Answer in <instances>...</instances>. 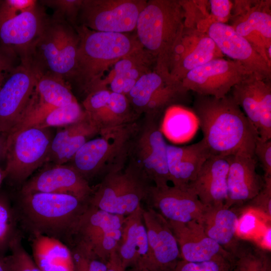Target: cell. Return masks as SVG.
I'll use <instances>...</instances> for the list:
<instances>
[{"mask_svg":"<svg viewBox=\"0 0 271 271\" xmlns=\"http://www.w3.org/2000/svg\"><path fill=\"white\" fill-rule=\"evenodd\" d=\"M117 257L115 251L111 255L108 262L106 271H125Z\"/></svg>","mask_w":271,"mask_h":271,"instance_id":"50","label":"cell"},{"mask_svg":"<svg viewBox=\"0 0 271 271\" xmlns=\"http://www.w3.org/2000/svg\"><path fill=\"white\" fill-rule=\"evenodd\" d=\"M210 15L214 23L226 24L231 18L232 1L230 0H209Z\"/></svg>","mask_w":271,"mask_h":271,"instance_id":"47","label":"cell"},{"mask_svg":"<svg viewBox=\"0 0 271 271\" xmlns=\"http://www.w3.org/2000/svg\"><path fill=\"white\" fill-rule=\"evenodd\" d=\"M7 137L0 132V162L5 160Z\"/></svg>","mask_w":271,"mask_h":271,"instance_id":"51","label":"cell"},{"mask_svg":"<svg viewBox=\"0 0 271 271\" xmlns=\"http://www.w3.org/2000/svg\"><path fill=\"white\" fill-rule=\"evenodd\" d=\"M228 157L227 197L224 206L230 208L255 197L263 186L264 179L256 172L255 157L236 155Z\"/></svg>","mask_w":271,"mask_h":271,"instance_id":"23","label":"cell"},{"mask_svg":"<svg viewBox=\"0 0 271 271\" xmlns=\"http://www.w3.org/2000/svg\"><path fill=\"white\" fill-rule=\"evenodd\" d=\"M224 57L206 32L184 27L172 55L169 72L174 79L182 81L190 71L212 60Z\"/></svg>","mask_w":271,"mask_h":271,"instance_id":"15","label":"cell"},{"mask_svg":"<svg viewBox=\"0 0 271 271\" xmlns=\"http://www.w3.org/2000/svg\"><path fill=\"white\" fill-rule=\"evenodd\" d=\"M263 186L259 193L248 202V206L271 218V177H264Z\"/></svg>","mask_w":271,"mask_h":271,"instance_id":"44","label":"cell"},{"mask_svg":"<svg viewBox=\"0 0 271 271\" xmlns=\"http://www.w3.org/2000/svg\"><path fill=\"white\" fill-rule=\"evenodd\" d=\"M159 118L145 116L137 124L131 137L127 159L128 164L151 184L158 187L170 182L167 164V146Z\"/></svg>","mask_w":271,"mask_h":271,"instance_id":"8","label":"cell"},{"mask_svg":"<svg viewBox=\"0 0 271 271\" xmlns=\"http://www.w3.org/2000/svg\"><path fill=\"white\" fill-rule=\"evenodd\" d=\"M234 259L221 257L199 262L181 259L174 271H229Z\"/></svg>","mask_w":271,"mask_h":271,"instance_id":"42","label":"cell"},{"mask_svg":"<svg viewBox=\"0 0 271 271\" xmlns=\"http://www.w3.org/2000/svg\"><path fill=\"white\" fill-rule=\"evenodd\" d=\"M125 271H150L147 267L143 265H138L131 267L125 270Z\"/></svg>","mask_w":271,"mask_h":271,"instance_id":"55","label":"cell"},{"mask_svg":"<svg viewBox=\"0 0 271 271\" xmlns=\"http://www.w3.org/2000/svg\"><path fill=\"white\" fill-rule=\"evenodd\" d=\"M151 185L128 164L104 175L93 189L88 203L107 212L125 217L141 206Z\"/></svg>","mask_w":271,"mask_h":271,"instance_id":"7","label":"cell"},{"mask_svg":"<svg viewBox=\"0 0 271 271\" xmlns=\"http://www.w3.org/2000/svg\"><path fill=\"white\" fill-rule=\"evenodd\" d=\"M143 212L140 206L124 219L121 237L115 250L124 269L138 265L147 267L149 246Z\"/></svg>","mask_w":271,"mask_h":271,"instance_id":"27","label":"cell"},{"mask_svg":"<svg viewBox=\"0 0 271 271\" xmlns=\"http://www.w3.org/2000/svg\"><path fill=\"white\" fill-rule=\"evenodd\" d=\"M238 219L223 205L206 207L200 221L206 235L234 257L241 245L236 238Z\"/></svg>","mask_w":271,"mask_h":271,"instance_id":"30","label":"cell"},{"mask_svg":"<svg viewBox=\"0 0 271 271\" xmlns=\"http://www.w3.org/2000/svg\"><path fill=\"white\" fill-rule=\"evenodd\" d=\"M79 37L66 22L49 16L24 64L37 73H49L70 84L76 63Z\"/></svg>","mask_w":271,"mask_h":271,"instance_id":"5","label":"cell"},{"mask_svg":"<svg viewBox=\"0 0 271 271\" xmlns=\"http://www.w3.org/2000/svg\"><path fill=\"white\" fill-rule=\"evenodd\" d=\"M18 220L11 202L5 194L0 193V257L9 250L13 239L19 234Z\"/></svg>","mask_w":271,"mask_h":271,"instance_id":"35","label":"cell"},{"mask_svg":"<svg viewBox=\"0 0 271 271\" xmlns=\"http://www.w3.org/2000/svg\"><path fill=\"white\" fill-rule=\"evenodd\" d=\"M17 55L12 50L0 46V90L11 71L15 67Z\"/></svg>","mask_w":271,"mask_h":271,"instance_id":"48","label":"cell"},{"mask_svg":"<svg viewBox=\"0 0 271 271\" xmlns=\"http://www.w3.org/2000/svg\"><path fill=\"white\" fill-rule=\"evenodd\" d=\"M260 271H271V264L269 256L262 252V265Z\"/></svg>","mask_w":271,"mask_h":271,"instance_id":"53","label":"cell"},{"mask_svg":"<svg viewBox=\"0 0 271 271\" xmlns=\"http://www.w3.org/2000/svg\"><path fill=\"white\" fill-rule=\"evenodd\" d=\"M229 165L228 157L211 155L187 189L206 207L224 205Z\"/></svg>","mask_w":271,"mask_h":271,"instance_id":"24","label":"cell"},{"mask_svg":"<svg viewBox=\"0 0 271 271\" xmlns=\"http://www.w3.org/2000/svg\"><path fill=\"white\" fill-rule=\"evenodd\" d=\"M49 16L38 1L33 7L0 22L1 46L12 50L25 63Z\"/></svg>","mask_w":271,"mask_h":271,"instance_id":"17","label":"cell"},{"mask_svg":"<svg viewBox=\"0 0 271 271\" xmlns=\"http://www.w3.org/2000/svg\"><path fill=\"white\" fill-rule=\"evenodd\" d=\"M211 155L203 139L184 146L168 144L167 164L170 182L175 187L187 189Z\"/></svg>","mask_w":271,"mask_h":271,"instance_id":"28","label":"cell"},{"mask_svg":"<svg viewBox=\"0 0 271 271\" xmlns=\"http://www.w3.org/2000/svg\"><path fill=\"white\" fill-rule=\"evenodd\" d=\"M86 116V113L77 100L55 108L33 127L39 128L61 127L77 122Z\"/></svg>","mask_w":271,"mask_h":271,"instance_id":"36","label":"cell"},{"mask_svg":"<svg viewBox=\"0 0 271 271\" xmlns=\"http://www.w3.org/2000/svg\"><path fill=\"white\" fill-rule=\"evenodd\" d=\"M143 216L149 246L147 268L150 271H174L181 257L167 220L149 207L143 209Z\"/></svg>","mask_w":271,"mask_h":271,"instance_id":"16","label":"cell"},{"mask_svg":"<svg viewBox=\"0 0 271 271\" xmlns=\"http://www.w3.org/2000/svg\"><path fill=\"white\" fill-rule=\"evenodd\" d=\"M184 27L179 0L147 1L135 31L143 48L155 58L156 69L169 72L170 61Z\"/></svg>","mask_w":271,"mask_h":271,"instance_id":"4","label":"cell"},{"mask_svg":"<svg viewBox=\"0 0 271 271\" xmlns=\"http://www.w3.org/2000/svg\"><path fill=\"white\" fill-rule=\"evenodd\" d=\"M168 222L177 242L181 259L199 262L221 257L234 258L206 235L200 219L186 223Z\"/></svg>","mask_w":271,"mask_h":271,"instance_id":"22","label":"cell"},{"mask_svg":"<svg viewBox=\"0 0 271 271\" xmlns=\"http://www.w3.org/2000/svg\"><path fill=\"white\" fill-rule=\"evenodd\" d=\"M184 15V26L206 32L213 23L208 12V1L179 0Z\"/></svg>","mask_w":271,"mask_h":271,"instance_id":"37","label":"cell"},{"mask_svg":"<svg viewBox=\"0 0 271 271\" xmlns=\"http://www.w3.org/2000/svg\"><path fill=\"white\" fill-rule=\"evenodd\" d=\"M261 265L262 252L240 246L229 271H260Z\"/></svg>","mask_w":271,"mask_h":271,"instance_id":"43","label":"cell"},{"mask_svg":"<svg viewBox=\"0 0 271 271\" xmlns=\"http://www.w3.org/2000/svg\"><path fill=\"white\" fill-rule=\"evenodd\" d=\"M253 74L241 63L217 58L190 71L182 80L184 88L195 94L221 98L231 88Z\"/></svg>","mask_w":271,"mask_h":271,"instance_id":"13","label":"cell"},{"mask_svg":"<svg viewBox=\"0 0 271 271\" xmlns=\"http://www.w3.org/2000/svg\"><path fill=\"white\" fill-rule=\"evenodd\" d=\"M9 250L5 259L10 271H41L24 247L20 233L12 241Z\"/></svg>","mask_w":271,"mask_h":271,"instance_id":"40","label":"cell"},{"mask_svg":"<svg viewBox=\"0 0 271 271\" xmlns=\"http://www.w3.org/2000/svg\"><path fill=\"white\" fill-rule=\"evenodd\" d=\"M37 3L35 0L0 1V22L28 10Z\"/></svg>","mask_w":271,"mask_h":271,"instance_id":"45","label":"cell"},{"mask_svg":"<svg viewBox=\"0 0 271 271\" xmlns=\"http://www.w3.org/2000/svg\"><path fill=\"white\" fill-rule=\"evenodd\" d=\"M137 124L100 131V137L85 143L68 162L87 181L123 167L127 160L131 137Z\"/></svg>","mask_w":271,"mask_h":271,"instance_id":"6","label":"cell"},{"mask_svg":"<svg viewBox=\"0 0 271 271\" xmlns=\"http://www.w3.org/2000/svg\"><path fill=\"white\" fill-rule=\"evenodd\" d=\"M89 203L74 196L35 192L21 194L14 206L18 222L31 234L56 238L69 247Z\"/></svg>","mask_w":271,"mask_h":271,"instance_id":"2","label":"cell"},{"mask_svg":"<svg viewBox=\"0 0 271 271\" xmlns=\"http://www.w3.org/2000/svg\"><path fill=\"white\" fill-rule=\"evenodd\" d=\"M0 271H10L9 266L5 260V257H0Z\"/></svg>","mask_w":271,"mask_h":271,"instance_id":"54","label":"cell"},{"mask_svg":"<svg viewBox=\"0 0 271 271\" xmlns=\"http://www.w3.org/2000/svg\"><path fill=\"white\" fill-rule=\"evenodd\" d=\"M53 136L50 128L37 127L8 135L6 179L13 184H20L47 163Z\"/></svg>","mask_w":271,"mask_h":271,"instance_id":"9","label":"cell"},{"mask_svg":"<svg viewBox=\"0 0 271 271\" xmlns=\"http://www.w3.org/2000/svg\"><path fill=\"white\" fill-rule=\"evenodd\" d=\"M34 94L40 104L55 108L77 100L71 84L63 78L49 73H37Z\"/></svg>","mask_w":271,"mask_h":271,"instance_id":"32","label":"cell"},{"mask_svg":"<svg viewBox=\"0 0 271 271\" xmlns=\"http://www.w3.org/2000/svg\"><path fill=\"white\" fill-rule=\"evenodd\" d=\"M192 111L212 155L254 157L257 131L229 93L221 98L195 94Z\"/></svg>","mask_w":271,"mask_h":271,"instance_id":"1","label":"cell"},{"mask_svg":"<svg viewBox=\"0 0 271 271\" xmlns=\"http://www.w3.org/2000/svg\"><path fill=\"white\" fill-rule=\"evenodd\" d=\"M254 156L262 168L264 177H270L271 140L264 141L258 136L255 143Z\"/></svg>","mask_w":271,"mask_h":271,"instance_id":"46","label":"cell"},{"mask_svg":"<svg viewBox=\"0 0 271 271\" xmlns=\"http://www.w3.org/2000/svg\"><path fill=\"white\" fill-rule=\"evenodd\" d=\"M74 28L79 43L70 84H75L86 95L97 88L116 62L143 47L136 34L95 31L80 25Z\"/></svg>","mask_w":271,"mask_h":271,"instance_id":"3","label":"cell"},{"mask_svg":"<svg viewBox=\"0 0 271 271\" xmlns=\"http://www.w3.org/2000/svg\"><path fill=\"white\" fill-rule=\"evenodd\" d=\"M270 1H257L243 14L231 18L230 25L269 64L267 50L271 48Z\"/></svg>","mask_w":271,"mask_h":271,"instance_id":"26","label":"cell"},{"mask_svg":"<svg viewBox=\"0 0 271 271\" xmlns=\"http://www.w3.org/2000/svg\"><path fill=\"white\" fill-rule=\"evenodd\" d=\"M7 173L5 169L0 167V186L4 180L6 179Z\"/></svg>","mask_w":271,"mask_h":271,"instance_id":"56","label":"cell"},{"mask_svg":"<svg viewBox=\"0 0 271 271\" xmlns=\"http://www.w3.org/2000/svg\"><path fill=\"white\" fill-rule=\"evenodd\" d=\"M270 234H271V228L269 226L265 230L262 239V245L264 246L265 249L270 250L271 243H270Z\"/></svg>","mask_w":271,"mask_h":271,"instance_id":"52","label":"cell"},{"mask_svg":"<svg viewBox=\"0 0 271 271\" xmlns=\"http://www.w3.org/2000/svg\"><path fill=\"white\" fill-rule=\"evenodd\" d=\"M93 192L88 181L72 166L52 164L25 182L20 193L66 194L88 202Z\"/></svg>","mask_w":271,"mask_h":271,"instance_id":"18","label":"cell"},{"mask_svg":"<svg viewBox=\"0 0 271 271\" xmlns=\"http://www.w3.org/2000/svg\"><path fill=\"white\" fill-rule=\"evenodd\" d=\"M146 0H83L77 25L91 30L117 33L135 31Z\"/></svg>","mask_w":271,"mask_h":271,"instance_id":"11","label":"cell"},{"mask_svg":"<svg viewBox=\"0 0 271 271\" xmlns=\"http://www.w3.org/2000/svg\"><path fill=\"white\" fill-rule=\"evenodd\" d=\"M70 249L74 271H106L107 262L99 258L84 243L74 241Z\"/></svg>","mask_w":271,"mask_h":271,"instance_id":"38","label":"cell"},{"mask_svg":"<svg viewBox=\"0 0 271 271\" xmlns=\"http://www.w3.org/2000/svg\"><path fill=\"white\" fill-rule=\"evenodd\" d=\"M99 133L87 113L81 120L58 128L51 143L47 163L66 164L85 143Z\"/></svg>","mask_w":271,"mask_h":271,"instance_id":"29","label":"cell"},{"mask_svg":"<svg viewBox=\"0 0 271 271\" xmlns=\"http://www.w3.org/2000/svg\"><path fill=\"white\" fill-rule=\"evenodd\" d=\"M31 236L33 259L41 271H74L71 252L66 244L42 234Z\"/></svg>","mask_w":271,"mask_h":271,"instance_id":"31","label":"cell"},{"mask_svg":"<svg viewBox=\"0 0 271 271\" xmlns=\"http://www.w3.org/2000/svg\"><path fill=\"white\" fill-rule=\"evenodd\" d=\"M124 217L88 204L77 225L72 242L84 243L107 262L120 240Z\"/></svg>","mask_w":271,"mask_h":271,"instance_id":"12","label":"cell"},{"mask_svg":"<svg viewBox=\"0 0 271 271\" xmlns=\"http://www.w3.org/2000/svg\"><path fill=\"white\" fill-rule=\"evenodd\" d=\"M259 120L257 132L264 141L271 140V83L259 79L258 81Z\"/></svg>","mask_w":271,"mask_h":271,"instance_id":"39","label":"cell"},{"mask_svg":"<svg viewBox=\"0 0 271 271\" xmlns=\"http://www.w3.org/2000/svg\"><path fill=\"white\" fill-rule=\"evenodd\" d=\"M156 65L155 58L141 47L116 62L94 90L107 89L126 96L144 75L155 68Z\"/></svg>","mask_w":271,"mask_h":271,"instance_id":"25","label":"cell"},{"mask_svg":"<svg viewBox=\"0 0 271 271\" xmlns=\"http://www.w3.org/2000/svg\"><path fill=\"white\" fill-rule=\"evenodd\" d=\"M259 79L254 74H251L234 85L229 93L257 131L259 120L257 89Z\"/></svg>","mask_w":271,"mask_h":271,"instance_id":"33","label":"cell"},{"mask_svg":"<svg viewBox=\"0 0 271 271\" xmlns=\"http://www.w3.org/2000/svg\"><path fill=\"white\" fill-rule=\"evenodd\" d=\"M83 0H41L38 2L43 6L53 10L52 16L63 20L75 27Z\"/></svg>","mask_w":271,"mask_h":271,"instance_id":"41","label":"cell"},{"mask_svg":"<svg viewBox=\"0 0 271 271\" xmlns=\"http://www.w3.org/2000/svg\"><path fill=\"white\" fill-rule=\"evenodd\" d=\"M255 223L256 219L253 215L249 213L244 214L238 219L237 232L242 234L248 233L254 228Z\"/></svg>","mask_w":271,"mask_h":271,"instance_id":"49","label":"cell"},{"mask_svg":"<svg viewBox=\"0 0 271 271\" xmlns=\"http://www.w3.org/2000/svg\"><path fill=\"white\" fill-rule=\"evenodd\" d=\"M206 33L225 57L239 62L258 79L270 81L271 64L230 25L213 23Z\"/></svg>","mask_w":271,"mask_h":271,"instance_id":"19","label":"cell"},{"mask_svg":"<svg viewBox=\"0 0 271 271\" xmlns=\"http://www.w3.org/2000/svg\"><path fill=\"white\" fill-rule=\"evenodd\" d=\"M82 107L100 131L133 123L139 116L125 95L107 89L88 93L82 102Z\"/></svg>","mask_w":271,"mask_h":271,"instance_id":"20","label":"cell"},{"mask_svg":"<svg viewBox=\"0 0 271 271\" xmlns=\"http://www.w3.org/2000/svg\"><path fill=\"white\" fill-rule=\"evenodd\" d=\"M146 201L149 208L168 221L182 223L200 219L206 207L188 189L169 185L161 187L151 185Z\"/></svg>","mask_w":271,"mask_h":271,"instance_id":"21","label":"cell"},{"mask_svg":"<svg viewBox=\"0 0 271 271\" xmlns=\"http://www.w3.org/2000/svg\"><path fill=\"white\" fill-rule=\"evenodd\" d=\"M164 114L161 126L164 136L176 142L184 140L187 136V122L194 116L192 111L180 105H174L168 107Z\"/></svg>","mask_w":271,"mask_h":271,"instance_id":"34","label":"cell"},{"mask_svg":"<svg viewBox=\"0 0 271 271\" xmlns=\"http://www.w3.org/2000/svg\"><path fill=\"white\" fill-rule=\"evenodd\" d=\"M36 76L30 66L21 63L12 70L0 90V132L7 137L32 97Z\"/></svg>","mask_w":271,"mask_h":271,"instance_id":"14","label":"cell"},{"mask_svg":"<svg viewBox=\"0 0 271 271\" xmlns=\"http://www.w3.org/2000/svg\"><path fill=\"white\" fill-rule=\"evenodd\" d=\"M188 92L169 72L155 68L144 75L126 96L138 115L159 118L170 106L187 100Z\"/></svg>","mask_w":271,"mask_h":271,"instance_id":"10","label":"cell"}]
</instances>
